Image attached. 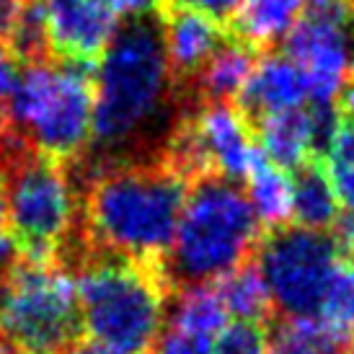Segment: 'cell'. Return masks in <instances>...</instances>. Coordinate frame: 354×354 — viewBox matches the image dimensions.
Here are the masks:
<instances>
[{
    "mask_svg": "<svg viewBox=\"0 0 354 354\" xmlns=\"http://www.w3.org/2000/svg\"><path fill=\"white\" fill-rule=\"evenodd\" d=\"M184 199V178L168 163L111 166L86 192V238L109 256L156 266L171 251Z\"/></svg>",
    "mask_w": 354,
    "mask_h": 354,
    "instance_id": "6da1fadb",
    "label": "cell"
},
{
    "mask_svg": "<svg viewBox=\"0 0 354 354\" xmlns=\"http://www.w3.org/2000/svg\"><path fill=\"white\" fill-rule=\"evenodd\" d=\"M171 80L158 26L135 21L117 31L93 83V140L101 148L132 142L163 111Z\"/></svg>",
    "mask_w": 354,
    "mask_h": 354,
    "instance_id": "7a4b0ae2",
    "label": "cell"
},
{
    "mask_svg": "<svg viewBox=\"0 0 354 354\" xmlns=\"http://www.w3.org/2000/svg\"><path fill=\"white\" fill-rule=\"evenodd\" d=\"M73 279L88 339L127 354L153 349L168 313L166 282L156 266L99 254L83 259Z\"/></svg>",
    "mask_w": 354,
    "mask_h": 354,
    "instance_id": "3957f363",
    "label": "cell"
},
{
    "mask_svg": "<svg viewBox=\"0 0 354 354\" xmlns=\"http://www.w3.org/2000/svg\"><path fill=\"white\" fill-rule=\"evenodd\" d=\"M8 114L26 148L65 166L78 160L93 138V80L83 68L57 59L26 62Z\"/></svg>",
    "mask_w": 354,
    "mask_h": 354,
    "instance_id": "277c9868",
    "label": "cell"
},
{
    "mask_svg": "<svg viewBox=\"0 0 354 354\" xmlns=\"http://www.w3.org/2000/svg\"><path fill=\"white\" fill-rule=\"evenodd\" d=\"M256 238L259 223L243 189L227 178L205 176L187 192L168 264L187 285H212L246 264Z\"/></svg>",
    "mask_w": 354,
    "mask_h": 354,
    "instance_id": "5b68a950",
    "label": "cell"
},
{
    "mask_svg": "<svg viewBox=\"0 0 354 354\" xmlns=\"http://www.w3.org/2000/svg\"><path fill=\"white\" fill-rule=\"evenodd\" d=\"M6 176V223L16 254L29 261H57L73 236L78 197L62 163L29 148L0 160Z\"/></svg>",
    "mask_w": 354,
    "mask_h": 354,
    "instance_id": "8992f818",
    "label": "cell"
},
{
    "mask_svg": "<svg viewBox=\"0 0 354 354\" xmlns=\"http://www.w3.org/2000/svg\"><path fill=\"white\" fill-rule=\"evenodd\" d=\"M0 326L24 354H68L83 331L75 279L57 261H13L0 279Z\"/></svg>",
    "mask_w": 354,
    "mask_h": 354,
    "instance_id": "52a82bcc",
    "label": "cell"
},
{
    "mask_svg": "<svg viewBox=\"0 0 354 354\" xmlns=\"http://www.w3.org/2000/svg\"><path fill=\"white\" fill-rule=\"evenodd\" d=\"M285 55L305 80L313 109L328 111L349 86L354 62V8L349 0H310L287 37Z\"/></svg>",
    "mask_w": 354,
    "mask_h": 354,
    "instance_id": "ba28073f",
    "label": "cell"
},
{
    "mask_svg": "<svg viewBox=\"0 0 354 354\" xmlns=\"http://www.w3.org/2000/svg\"><path fill=\"white\" fill-rule=\"evenodd\" d=\"M339 264L336 243L326 233L287 225L266 238L256 266L274 308L287 318H315Z\"/></svg>",
    "mask_w": 354,
    "mask_h": 354,
    "instance_id": "9c48e42d",
    "label": "cell"
},
{
    "mask_svg": "<svg viewBox=\"0 0 354 354\" xmlns=\"http://www.w3.org/2000/svg\"><path fill=\"white\" fill-rule=\"evenodd\" d=\"M259 145L254 140L246 114L236 104L205 101L192 117H187L168 140V156L163 163L178 176L243 178L259 160Z\"/></svg>",
    "mask_w": 354,
    "mask_h": 354,
    "instance_id": "30bf717a",
    "label": "cell"
},
{
    "mask_svg": "<svg viewBox=\"0 0 354 354\" xmlns=\"http://www.w3.org/2000/svg\"><path fill=\"white\" fill-rule=\"evenodd\" d=\"M47 50L57 62L88 68L117 37V21L96 0H41Z\"/></svg>",
    "mask_w": 354,
    "mask_h": 354,
    "instance_id": "8fae6325",
    "label": "cell"
},
{
    "mask_svg": "<svg viewBox=\"0 0 354 354\" xmlns=\"http://www.w3.org/2000/svg\"><path fill=\"white\" fill-rule=\"evenodd\" d=\"M259 119V153L285 171L308 166L315 148L334 127L328 122V111L308 106L287 109Z\"/></svg>",
    "mask_w": 354,
    "mask_h": 354,
    "instance_id": "7c38bea8",
    "label": "cell"
},
{
    "mask_svg": "<svg viewBox=\"0 0 354 354\" xmlns=\"http://www.w3.org/2000/svg\"><path fill=\"white\" fill-rule=\"evenodd\" d=\"M158 31L168 65L178 75H197L223 44L220 21L189 6L168 10L163 26Z\"/></svg>",
    "mask_w": 354,
    "mask_h": 354,
    "instance_id": "4fadbf2b",
    "label": "cell"
},
{
    "mask_svg": "<svg viewBox=\"0 0 354 354\" xmlns=\"http://www.w3.org/2000/svg\"><path fill=\"white\" fill-rule=\"evenodd\" d=\"M241 99L248 111L266 117V114L305 106L308 88L300 70L287 55H266L264 59H256V68Z\"/></svg>",
    "mask_w": 354,
    "mask_h": 354,
    "instance_id": "5bb4252c",
    "label": "cell"
},
{
    "mask_svg": "<svg viewBox=\"0 0 354 354\" xmlns=\"http://www.w3.org/2000/svg\"><path fill=\"white\" fill-rule=\"evenodd\" d=\"M254 68V47H248L246 41L241 39L223 41L215 55L205 62V68L194 75V80H197V88L205 96V101L233 104V99L243 96Z\"/></svg>",
    "mask_w": 354,
    "mask_h": 354,
    "instance_id": "9a60e30c",
    "label": "cell"
},
{
    "mask_svg": "<svg viewBox=\"0 0 354 354\" xmlns=\"http://www.w3.org/2000/svg\"><path fill=\"white\" fill-rule=\"evenodd\" d=\"M310 0H243L233 13L236 31L248 47H269L290 37Z\"/></svg>",
    "mask_w": 354,
    "mask_h": 354,
    "instance_id": "2e32d148",
    "label": "cell"
},
{
    "mask_svg": "<svg viewBox=\"0 0 354 354\" xmlns=\"http://www.w3.org/2000/svg\"><path fill=\"white\" fill-rule=\"evenodd\" d=\"M246 202L254 212L259 227L282 230L292 220V176L285 168L259 156L246 176Z\"/></svg>",
    "mask_w": 354,
    "mask_h": 354,
    "instance_id": "e0dca14e",
    "label": "cell"
},
{
    "mask_svg": "<svg viewBox=\"0 0 354 354\" xmlns=\"http://www.w3.org/2000/svg\"><path fill=\"white\" fill-rule=\"evenodd\" d=\"M166 324L174 331L197 336L205 342H215L227 326L225 305L217 295L215 285L199 282V285L181 287L178 295L168 305Z\"/></svg>",
    "mask_w": 354,
    "mask_h": 354,
    "instance_id": "ac0fdd59",
    "label": "cell"
},
{
    "mask_svg": "<svg viewBox=\"0 0 354 354\" xmlns=\"http://www.w3.org/2000/svg\"><path fill=\"white\" fill-rule=\"evenodd\" d=\"M339 197L321 166H303L292 178V220L297 227L326 233L339 217Z\"/></svg>",
    "mask_w": 354,
    "mask_h": 354,
    "instance_id": "d6986e66",
    "label": "cell"
},
{
    "mask_svg": "<svg viewBox=\"0 0 354 354\" xmlns=\"http://www.w3.org/2000/svg\"><path fill=\"white\" fill-rule=\"evenodd\" d=\"M215 290L227 318H236V324H259L274 308L269 287L256 264H241L215 282Z\"/></svg>",
    "mask_w": 354,
    "mask_h": 354,
    "instance_id": "ffe728a7",
    "label": "cell"
},
{
    "mask_svg": "<svg viewBox=\"0 0 354 354\" xmlns=\"http://www.w3.org/2000/svg\"><path fill=\"white\" fill-rule=\"evenodd\" d=\"M269 354H344V336L318 318H287L269 336Z\"/></svg>",
    "mask_w": 354,
    "mask_h": 354,
    "instance_id": "44dd1931",
    "label": "cell"
},
{
    "mask_svg": "<svg viewBox=\"0 0 354 354\" xmlns=\"http://www.w3.org/2000/svg\"><path fill=\"white\" fill-rule=\"evenodd\" d=\"M321 171L334 187L339 205L354 212V119H342L326 135Z\"/></svg>",
    "mask_w": 354,
    "mask_h": 354,
    "instance_id": "7402d4cb",
    "label": "cell"
},
{
    "mask_svg": "<svg viewBox=\"0 0 354 354\" xmlns=\"http://www.w3.org/2000/svg\"><path fill=\"white\" fill-rule=\"evenodd\" d=\"M315 318L342 336L354 331V264L336 266Z\"/></svg>",
    "mask_w": 354,
    "mask_h": 354,
    "instance_id": "603a6c76",
    "label": "cell"
},
{
    "mask_svg": "<svg viewBox=\"0 0 354 354\" xmlns=\"http://www.w3.org/2000/svg\"><path fill=\"white\" fill-rule=\"evenodd\" d=\"M212 354H269V336L259 324H230L212 342Z\"/></svg>",
    "mask_w": 354,
    "mask_h": 354,
    "instance_id": "cb8c5ba5",
    "label": "cell"
},
{
    "mask_svg": "<svg viewBox=\"0 0 354 354\" xmlns=\"http://www.w3.org/2000/svg\"><path fill=\"white\" fill-rule=\"evenodd\" d=\"M148 354H212V342L166 328Z\"/></svg>",
    "mask_w": 354,
    "mask_h": 354,
    "instance_id": "d4e9b609",
    "label": "cell"
},
{
    "mask_svg": "<svg viewBox=\"0 0 354 354\" xmlns=\"http://www.w3.org/2000/svg\"><path fill=\"white\" fill-rule=\"evenodd\" d=\"M101 8H106L114 19L142 21L145 16L160 10L163 0H96Z\"/></svg>",
    "mask_w": 354,
    "mask_h": 354,
    "instance_id": "484cf974",
    "label": "cell"
},
{
    "mask_svg": "<svg viewBox=\"0 0 354 354\" xmlns=\"http://www.w3.org/2000/svg\"><path fill=\"white\" fill-rule=\"evenodd\" d=\"M31 0H0V44L8 50L13 34L24 21V13Z\"/></svg>",
    "mask_w": 354,
    "mask_h": 354,
    "instance_id": "4316f807",
    "label": "cell"
},
{
    "mask_svg": "<svg viewBox=\"0 0 354 354\" xmlns=\"http://www.w3.org/2000/svg\"><path fill=\"white\" fill-rule=\"evenodd\" d=\"M16 80H19L16 57L0 44V104H8L10 93L16 88Z\"/></svg>",
    "mask_w": 354,
    "mask_h": 354,
    "instance_id": "83f0119b",
    "label": "cell"
},
{
    "mask_svg": "<svg viewBox=\"0 0 354 354\" xmlns=\"http://www.w3.org/2000/svg\"><path fill=\"white\" fill-rule=\"evenodd\" d=\"M181 3L194 10H202V13L212 16L215 21H223L227 16H233L243 0H181Z\"/></svg>",
    "mask_w": 354,
    "mask_h": 354,
    "instance_id": "f1b7e54d",
    "label": "cell"
},
{
    "mask_svg": "<svg viewBox=\"0 0 354 354\" xmlns=\"http://www.w3.org/2000/svg\"><path fill=\"white\" fill-rule=\"evenodd\" d=\"M68 354H127V352H122V349H114V346H106V344H101V342L88 339V342H78V344L73 346Z\"/></svg>",
    "mask_w": 354,
    "mask_h": 354,
    "instance_id": "f546056e",
    "label": "cell"
},
{
    "mask_svg": "<svg viewBox=\"0 0 354 354\" xmlns=\"http://www.w3.org/2000/svg\"><path fill=\"white\" fill-rule=\"evenodd\" d=\"M13 254H16V248H13V241L8 238V233H3L0 230V279H3V274L8 272V266L13 264L10 259H13Z\"/></svg>",
    "mask_w": 354,
    "mask_h": 354,
    "instance_id": "4dcf8cb0",
    "label": "cell"
},
{
    "mask_svg": "<svg viewBox=\"0 0 354 354\" xmlns=\"http://www.w3.org/2000/svg\"><path fill=\"white\" fill-rule=\"evenodd\" d=\"M342 238H344L346 248L354 254V212L344 220V225H342Z\"/></svg>",
    "mask_w": 354,
    "mask_h": 354,
    "instance_id": "1f68e13d",
    "label": "cell"
},
{
    "mask_svg": "<svg viewBox=\"0 0 354 354\" xmlns=\"http://www.w3.org/2000/svg\"><path fill=\"white\" fill-rule=\"evenodd\" d=\"M6 223V176H3V168H0V227Z\"/></svg>",
    "mask_w": 354,
    "mask_h": 354,
    "instance_id": "d6a6232c",
    "label": "cell"
},
{
    "mask_svg": "<svg viewBox=\"0 0 354 354\" xmlns=\"http://www.w3.org/2000/svg\"><path fill=\"white\" fill-rule=\"evenodd\" d=\"M0 354H24V352L13 349V346H0Z\"/></svg>",
    "mask_w": 354,
    "mask_h": 354,
    "instance_id": "836d02e7",
    "label": "cell"
},
{
    "mask_svg": "<svg viewBox=\"0 0 354 354\" xmlns=\"http://www.w3.org/2000/svg\"><path fill=\"white\" fill-rule=\"evenodd\" d=\"M349 354H354V331H352V342H349Z\"/></svg>",
    "mask_w": 354,
    "mask_h": 354,
    "instance_id": "e575fe53",
    "label": "cell"
},
{
    "mask_svg": "<svg viewBox=\"0 0 354 354\" xmlns=\"http://www.w3.org/2000/svg\"><path fill=\"white\" fill-rule=\"evenodd\" d=\"M3 339H6V336H3V326H0V344H3Z\"/></svg>",
    "mask_w": 354,
    "mask_h": 354,
    "instance_id": "d590c367",
    "label": "cell"
},
{
    "mask_svg": "<svg viewBox=\"0 0 354 354\" xmlns=\"http://www.w3.org/2000/svg\"><path fill=\"white\" fill-rule=\"evenodd\" d=\"M352 73H354V62H352Z\"/></svg>",
    "mask_w": 354,
    "mask_h": 354,
    "instance_id": "8d00e7d4",
    "label": "cell"
},
{
    "mask_svg": "<svg viewBox=\"0 0 354 354\" xmlns=\"http://www.w3.org/2000/svg\"><path fill=\"white\" fill-rule=\"evenodd\" d=\"M349 3H352V0H349Z\"/></svg>",
    "mask_w": 354,
    "mask_h": 354,
    "instance_id": "74e56055",
    "label": "cell"
}]
</instances>
